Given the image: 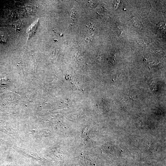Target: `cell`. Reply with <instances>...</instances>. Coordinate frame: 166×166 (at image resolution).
Segmentation results:
<instances>
[{
	"instance_id": "1",
	"label": "cell",
	"mask_w": 166,
	"mask_h": 166,
	"mask_svg": "<svg viewBox=\"0 0 166 166\" xmlns=\"http://www.w3.org/2000/svg\"><path fill=\"white\" fill-rule=\"evenodd\" d=\"M38 22H35L29 29L28 32V35L29 37H30L33 35V33H34V31L36 30L37 25L38 24Z\"/></svg>"
},
{
	"instance_id": "2",
	"label": "cell",
	"mask_w": 166,
	"mask_h": 166,
	"mask_svg": "<svg viewBox=\"0 0 166 166\" xmlns=\"http://www.w3.org/2000/svg\"><path fill=\"white\" fill-rule=\"evenodd\" d=\"M7 79L6 77H0V86H4L6 85Z\"/></svg>"
},
{
	"instance_id": "3",
	"label": "cell",
	"mask_w": 166,
	"mask_h": 166,
	"mask_svg": "<svg viewBox=\"0 0 166 166\" xmlns=\"http://www.w3.org/2000/svg\"><path fill=\"white\" fill-rule=\"evenodd\" d=\"M0 42L2 43H5L6 42V40L4 35L0 34Z\"/></svg>"
}]
</instances>
